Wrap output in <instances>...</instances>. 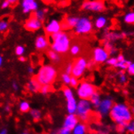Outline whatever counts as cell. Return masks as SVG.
Here are the masks:
<instances>
[{"label": "cell", "instance_id": "cell-33", "mask_svg": "<svg viewBox=\"0 0 134 134\" xmlns=\"http://www.w3.org/2000/svg\"><path fill=\"white\" fill-rule=\"evenodd\" d=\"M129 123H121V124H118L117 127H116V129L117 131L120 132V133H123L125 130H127V126H128V124Z\"/></svg>", "mask_w": 134, "mask_h": 134}, {"label": "cell", "instance_id": "cell-9", "mask_svg": "<svg viewBox=\"0 0 134 134\" xmlns=\"http://www.w3.org/2000/svg\"><path fill=\"white\" fill-rule=\"evenodd\" d=\"M63 92H64V96L67 99V108H68V111L69 114H74L76 112V109H77V104L76 99L73 97V93L67 86H64L63 87Z\"/></svg>", "mask_w": 134, "mask_h": 134}, {"label": "cell", "instance_id": "cell-38", "mask_svg": "<svg viewBox=\"0 0 134 134\" xmlns=\"http://www.w3.org/2000/svg\"><path fill=\"white\" fill-rule=\"evenodd\" d=\"M78 84H79V81H78V78L75 77V76H72L71 78V82H70V85L72 87H77L78 86Z\"/></svg>", "mask_w": 134, "mask_h": 134}, {"label": "cell", "instance_id": "cell-44", "mask_svg": "<svg viewBox=\"0 0 134 134\" xmlns=\"http://www.w3.org/2000/svg\"><path fill=\"white\" fill-rule=\"evenodd\" d=\"M116 58H117V59H118V62H120V61H123V60L125 59H124V56L123 55V54H120L119 55H118Z\"/></svg>", "mask_w": 134, "mask_h": 134}, {"label": "cell", "instance_id": "cell-28", "mask_svg": "<svg viewBox=\"0 0 134 134\" xmlns=\"http://www.w3.org/2000/svg\"><path fill=\"white\" fill-rule=\"evenodd\" d=\"M9 29V22L5 19H2L0 21V32L2 34L5 33Z\"/></svg>", "mask_w": 134, "mask_h": 134}, {"label": "cell", "instance_id": "cell-5", "mask_svg": "<svg viewBox=\"0 0 134 134\" xmlns=\"http://www.w3.org/2000/svg\"><path fill=\"white\" fill-rule=\"evenodd\" d=\"M97 89L94 85L88 81H83L80 84L77 89V94L79 98L84 100H90L92 96L97 92Z\"/></svg>", "mask_w": 134, "mask_h": 134}, {"label": "cell", "instance_id": "cell-20", "mask_svg": "<svg viewBox=\"0 0 134 134\" xmlns=\"http://www.w3.org/2000/svg\"><path fill=\"white\" fill-rule=\"evenodd\" d=\"M46 54L48 58L54 63V64H59L61 62V56L60 54H58L57 52H55L53 50H48L46 52Z\"/></svg>", "mask_w": 134, "mask_h": 134}, {"label": "cell", "instance_id": "cell-31", "mask_svg": "<svg viewBox=\"0 0 134 134\" xmlns=\"http://www.w3.org/2000/svg\"><path fill=\"white\" fill-rule=\"evenodd\" d=\"M52 91H53V86L51 85H42L41 90H40V93L42 94H47V93H49Z\"/></svg>", "mask_w": 134, "mask_h": 134}, {"label": "cell", "instance_id": "cell-17", "mask_svg": "<svg viewBox=\"0 0 134 134\" xmlns=\"http://www.w3.org/2000/svg\"><path fill=\"white\" fill-rule=\"evenodd\" d=\"M80 17L81 16H78V15H68L65 18L64 23L62 24V29H74L80 20Z\"/></svg>", "mask_w": 134, "mask_h": 134}, {"label": "cell", "instance_id": "cell-51", "mask_svg": "<svg viewBox=\"0 0 134 134\" xmlns=\"http://www.w3.org/2000/svg\"><path fill=\"white\" fill-rule=\"evenodd\" d=\"M0 134H7V130H6V129H3V130L1 132V133H0Z\"/></svg>", "mask_w": 134, "mask_h": 134}, {"label": "cell", "instance_id": "cell-53", "mask_svg": "<svg viewBox=\"0 0 134 134\" xmlns=\"http://www.w3.org/2000/svg\"><path fill=\"white\" fill-rule=\"evenodd\" d=\"M22 134H29V132H24Z\"/></svg>", "mask_w": 134, "mask_h": 134}, {"label": "cell", "instance_id": "cell-25", "mask_svg": "<svg viewBox=\"0 0 134 134\" xmlns=\"http://www.w3.org/2000/svg\"><path fill=\"white\" fill-rule=\"evenodd\" d=\"M72 131L73 134H85L86 125L85 124H78Z\"/></svg>", "mask_w": 134, "mask_h": 134}, {"label": "cell", "instance_id": "cell-34", "mask_svg": "<svg viewBox=\"0 0 134 134\" xmlns=\"http://www.w3.org/2000/svg\"><path fill=\"white\" fill-rule=\"evenodd\" d=\"M25 47L22 46H17L16 47H15V54L18 55V56H20V57L23 55L24 53H25Z\"/></svg>", "mask_w": 134, "mask_h": 134}, {"label": "cell", "instance_id": "cell-52", "mask_svg": "<svg viewBox=\"0 0 134 134\" xmlns=\"http://www.w3.org/2000/svg\"><path fill=\"white\" fill-rule=\"evenodd\" d=\"M28 71H29V72H33V68L29 67V70H28Z\"/></svg>", "mask_w": 134, "mask_h": 134}, {"label": "cell", "instance_id": "cell-27", "mask_svg": "<svg viewBox=\"0 0 134 134\" xmlns=\"http://www.w3.org/2000/svg\"><path fill=\"white\" fill-rule=\"evenodd\" d=\"M32 15L42 22H43L46 19V13L44 12L43 9H38L37 11L34 12Z\"/></svg>", "mask_w": 134, "mask_h": 134}, {"label": "cell", "instance_id": "cell-15", "mask_svg": "<svg viewBox=\"0 0 134 134\" xmlns=\"http://www.w3.org/2000/svg\"><path fill=\"white\" fill-rule=\"evenodd\" d=\"M79 120H80V119H79V117L76 115H74V114H70V115H68L66 117L65 120H64V129H68L69 131L73 130L76 128V126L78 124Z\"/></svg>", "mask_w": 134, "mask_h": 134}, {"label": "cell", "instance_id": "cell-13", "mask_svg": "<svg viewBox=\"0 0 134 134\" xmlns=\"http://www.w3.org/2000/svg\"><path fill=\"white\" fill-rule=\"evenodd\" d=\"M42 23L43 22L37 20L35 16H34V15H32L25 21V25L24 26H25V29L26 30L30 31V32H35V31H37L40 29H42Z\"/></svg>", "mask_w": 134, "mask_h": 134}, {"label": "cell", "instance_id": "cell-37", "mask_svg": "<svg viewBox=\"0 0 134 134\" xmlns=\"http://www.w3.org/2000/svg\"><path fill=\"white\" fill-rule=\"evenodd\" d=\"M127 131L130 133H133L134 134V120H132L127 126Z\"/></svg>", "mask_w": 134, "mask_h": 134}, {"label": "cell", "instance_id": "cell-21", "mask_svg": "<svg viewBox=\"0 0 134 134\" xmlns=\"http://www.w3.org/2000/svg\"><path fill=\"white\" fill-rule=\"evenodd\" d=\"M103 47L107 51V52L109 53L110 55H113L117 52L116 48L114 46L113 43L108 41H103Z\"/></svg>", "mask_w": 134, "mask_h": 134}, {"label": "cell", "instance_id": "cell-4", "mask_svg": "<svg viewBox=\"0 0 134 134\" xmlns=\"http://www.w3.org/2000/svg\"><path fill=\"white\" fill-rule=\"evenodd\" d=\"M94 25L88 16H81L76 26L74 28V33L76 35H87L93 32Z\"/></svg>", "mask_w": 134, "mask_h": 134}, {"label": "cell", "instance_id": "cell-22", "mask_svg": "<svg viewBox=\"0 0 134 134\" xmlns=\"http://www.w3.org/2000/svg\"><path fill=\"white\" fill-rule=\"evenodd\" d=\"M123 20L128 25H134V11H130L125 13L123 16Z\"/></svg>", "mask_w": 134, "mask_h": 134}, {"label": "cell", "instance_id": "cell-30", "mask_svg": "<svg viewBox=\"0 0 134 134\" xmlns=\"http://www.w3.org/2000/svg\"><path fill=\"white\" fill-rule=\"evenodd\" d=\"M29 110H30L29 104L25 101H22L20 104V111L23 113H26L29 111Z\"/></svg>", "mask_w": 134, "mask_h": 134}, {"label": "cell", "instance_id": "cell-12", "mask_svg": "<svg viewBox=\"0 0 134 134\" xmlns=\"http://www.w3.org/2000/svg\"><path fill=\"white\" fill-rule=\"evenodd\" d=\"M20 5L22 8V12L24 14L35 12L39 9V3L37 0H21Z\"/></svg>", "mask_w": 134, "mask_h": 134}, {"label": "cell", "instance_id": "cell-50", "mask_svg": "<svg viewBox=\"0 0 134 134\" xmlns=\"http://www.w3.org/2000/svg\"><path fill=\"white\" fill-rule=\"evenodd\" d=\"M43 11H44V12L46 14V13H48V12H49V9H48V8H44V9H43Z\"/></svg>", "mask_w": 134, "mask_h": 134}, {"label": "cell", "instance_id": "cell-36", "mask_svg": "<svg viewBox=\"0 0 134 134\" xmlns=\"http://www.w3.org/2000/svg\"><path fill=\"white\" fill-rule=\"evenodd\" d=\"M107 64H108V65H111V66H115L116 65V64L118 63V59H117V58H115V57H111V58H110V59H107V61L106 62Z\"/></svg>", "mask_w": 134, "mask_h": 134}, {"label": "cell", "instance_id": "cell-7", "mask_svg": "<svg viewBox=\"0 0 134 134\" xmlns=\"http://www.w3.org/2000/svg\"><path fill=\"white\" fill-rule=\"evenodd\" d=\"M91 107H90V102L89 100H84L81 99L77 104L76 109V115L79 117L81 120L86 122L90 120V117L91 115Z\"/></svg>", "mask_w": 134, "mask_h": 134}, {"label": "cell", "instance_id": "cell-10", "mask_svg": "<svg viewBox=\"0 0 134 134\" xmlns=\"http://www.w3.org/2000/svg\"><path fill=\"white\" fill-rule=\"evenodd\" d=\"M109 56V53L102 46L95 47L93 51V59L96 64H102V63L107 62Z\"/></svg>", "mask_w": 134, "mask_h": 134}, {"label": "cell", "instance_id": "cell-39", "mask_svg": "<svg viewBox=\"0 0 134 134\" xmlns=\"http://www.w3.org/2000/svg\"><path fill=\"white\" fill-rule=\"evenodd\" d=\"M120 82L121 84H125L127 82V76H125V74L123 72H120Z\"/></svg>", "mask_w": 134, "mask_h": 134}, {"label": "cell", "instance_id": "cell-6", "mask_svg": "<svg viewBox=\"0 0 134 134\" xmlns=\"http://www.w3.org/2000/svg\"><path fill=\"white\" fill-rule=\"evenodd\" d=\"M81 10L91 12H102L106 9L103 0H85L81 3Z\"/></svg>", "mask_w": 134, "mask_h": 134}, {"label": "cell", "instance_id": "cell-1", "mask_svg": "<svg viewBox=\"0 0 134 134\" xmlns=\"http://www.w3.org/2000/svg\"><path fill=\"white\" fill-rule=\"evenodd\" d=\"M51 40V49L57 52L59 54H64L70 51L71 37L65 32L62 30L59 33L54 34L49 36Z\"/></svg>", "mask_w": 134, "mask_h": 134}, {"label": "cell", "instance_id": "cell-47", "mask_svg": "<svg viewBox=\"0 0 134 134\" xmlns=\"http://www.w3.org/2000/svg\"><path fill=\"white\" fill-rule=\"evenodd\" d=\"M12 86H13V88H14L15 90H18V85H17L16 84H15V83H14Z\"/></svg>", "mask_w": 134, "mask_h": 134}, {"label": "cell", "instance_id": "cell-14", "mask_svg": "<svg viewBox=\"0 0 134 134\" xmlns=\"http://www.w3.org/2000/svg\"><path fill=\"white\" fill-rule=\"evenodd\" d=\"M50 39H48L46 35H39L35 39V48L38 51H44L47 50L50 44Z\"/></svg>", "mask_w": 134, "mask_h": 134}, {"label": "cell", "instance_id": "cell-2", "mask_svg": "<svg viewBox=\"0 0 134 134\" xmlns=\"http://www.w3.org/2000/svg\"><path fill=\"white\" fill-rule=\"evenodd\" d=\"M110 116L117 124L129 123L132 120V114L129 107L122 103L114 104L110 111Z\"/></svg>", "mask_w": 134, "mask_h": 134}, {"label": "cell", "instance_id": "cell-42", "mask_svg": "<svg viewBox=\"0 0 134 134\" xmlns=\"http://www.w3.org/2000/svg\"><path fill=\"white\" fill-rule=\"evenodd\" d=\"M128 72H129V75L134 76V63H133V64H132L129 67V68H128Z\"/></svg>", "mask_w": 134, "mask_h": 134}, {"label": "cell", "instance_id": "cell-43", "mask_svg": "<svg viewBox=\"0 0 134 134\" xmlns=\"http://www.w3.org/2000/svg\"><path fill=\"white\" fill-rule=\"evenodd\" d=\"M58 134H71V131H69V130H68V129H65L63 128V129L59 132Z\"/></svg>", "mask_w": 134, "mask_h": 134}, {"label": "cell", "instance_id": "cell-48", "mask_svg": "<svg viewBox=\"0 0 134 134\" xmlns=\"http://www.w3.org/2000/svg\"><path fill=\"white\" fill-rule=\"evenodd\" d=\"M5 111H7V112L10 111V107H9V106H7V107H5Z\"/></svg>", "mask_w": 134, "mask_h": 134}, {"label": "cell", "instance_id": "cell-3", "mask_svg": "<svg viewBox=\"0 0 134 134\" xmlns=\"http://www.w3.org/2000/svg\"><path fill=\"white\" fill-rule=\"evenodd\" d=\"M58 76V70L54 65H44L34 76L41 85H52Z\"/></svg>", "mask_w": 134, "mask_h": 134}, {"label": "cell", "instance_id": "cell-54", "mask_svg": "<svg viewBox=\"0 0 134 134\" xmlns=\"http://www.w3.org/2000/svg\"><path fill=\"white\" fill-rule=\"evenodd\" d=\"M132 112L134 114V107H132Z\"/></svg>", "mask_w": 134, "mask_h": 134}, {"label": "cell", "instance_id": "cell-23", "mask_svg": "<svg viewBox=\"0 0 134 134\" xmlns=\"http://www.w3.org/2000/svg\"><path fill=\"white\" fill-rule=\"evenodd\" d=\"M70 54L72 56H77L78 54H80L81 52V46L78 43H73L72 44L70 47Z\"/></svg>", "mask_w": 134, "mask_h": 134}, {"label": "cell", "instance_id": "cell-11", "mask_svg": "<svg viewBox=\"0 0 134 134\" xmlns=\"http://www.w3.org/2000/svg\"><path fill=\"white\" fill-rule=\"evenodd\" d=\"M44 29L45 33L48 36H51L62 31V24L56 19H51L46 23Z\"/></svg>", "mask_w": 134, "mask_h": 134}, {"label": "cell", "instance_id": "cell-19", "mask_svg": "<svg viewBox=\"0 0 134 134\" xmlns=\"http://www.w3.org/2000/svg\"><path fill=\"white\" fill-rule=\"evenodd\" d=\"M42 85L39 84L34 77H33L31 80L29 81V82L26 85V88L30 92H33V93H37V92H40Z\"/></svg>", "mask_w": 134, "mask_h": 134}, {"label": "cell", "instance_id": "cell-40", "mask_svg": "<svg viewBox=\"0 0 134 134\" xmlns=\"http://www.w3.org/2000/svg\"><path fill=\"white\" fill-rule=\"evenodd\" d=\"M10 6H12V4L10 3V2L7 1V0H4V1H3V3L1 4V9L2 10L7 9V8H8Z\"/></svg>", "mask_w": 134, "mask_h": 134}, {"label": "cell", "instance_id": "cell-16", "mask_svg": "<svg viewBox=\"0 0 134 134\" xmlns=\"http://www.w3.org/2000/svg\"><path fill=\"white\" fill-rule=\"evenodd\" d=\"M113 106H114L113 101L109 98H106V99H103L102 101H101V103L98 108V111L101 115H105L109 111H111V110L113 107Z\"/></svg>", "mask_w": 134, "mask_h": 134}, {"label": "cell", "instance_id": "cell-35", "mask_svg": "<svg viewBox=\"0 0 134 134\" xmlns=\"http://www.w3.org/2000/svg\"><path fill=\"white\" fill-rule=\"evenodd\" d=\"M72 68H73V62H68L66 64L65 68H64V72L68 73V74H72Z\"/></svg>", "mask_w": 134, "mask_h": 134}, {"label": "cell", "instance_id": "cell-29", "mask_svg": "<svg viewBox=\"0 0 134 134\" xmlns=\"http://www.w3.org/2000/svg\"><path fill=\"white\" fill-rule=\"evenodd\" d=\"M30 113H31V115H32L33 119L35 122H37V121L40 120L41 116H42L40 111H38V110H36V109H32L30 111Z\"/></svg>", "mask_w": 134, "mask_h": 134}, {"label": "cell", "instance_id": "cell-24", "mask_svg": "<svg viewBox=\"0 0 134 134\" xmlns=\"http://www.w3.org/2000/svg\"><path fill=\"white\" fill-rule=\"evenodd\" d=\"M90 102L94 107L98 108V107L101 103V100H100V93L98 91L92 96V98H90Z\"/></svg>", "mask_w": 134, "mask_h": 134}, {"label": "cell", "instance_id": "cell-8", "mask_svg": "<svg viewBox=\"0 0 134 134\" xmlns=\"http://www.w3.org/2000/svg\"><path fill=\"white\" fill-rule=\"evenodd\" d=\"M88 60L85 57H78L73 60V68H72V76L80 78L83 76L85 70L87 69Z\"/></svg>", "mask_w": 134, "mask_h": 134}, {"label": "cell", "instance_id": "cell-46", "mask_svg": "<svg viewBox=\"0 0 134 134\" xmlns=\"http://www.w3.org/2000/svg\"><path fill=\"white\" fill-rule=\"evenodd\" d=\"M19 60L20 61V62H25V60H26V59L24 57V56H20V58H19Z\"/></svg>", "mask_w": 134, "mask_h": 134}, {"label": "cell", "instance_id": "cell-45", "mask_svg": "<svg viewBox=\"0 0 134 134\" xmlns=\"http://www.w3.org/2000/svg\"><path fill=\"white\" fill-rule=\"evenodd\" d=\"M7 1H9L12 5H15L19 2V0H7Z\"/></svg>", "mask_w": 134, "mask_h": 134}, {"label": "cell", "instance_id": "cell-55", "mask_svg": "<svg viewBox=\"0 0 134 134\" xmlns=\"http://www.w3.org/2000/svg\"><path fill=\"white\" fill-rule=\"evenodd\" d=\"M127 93H128L127 91H125V90L124 91V94H127Z\"/></svg>", "mask_w": 134, "mask_h": 134}, {"label": "cell", "instance_id": "cell-32", "mask_svg": "<svg viewBox=\"0 0 134 134\" xmlns=\"http://www.w3.org/2000/svg\"><path fill=\"white\" fill-rule=\"evenodd\" d=\"M60 77H61V81L64 82L65 85H68L71 82V78L72 76H70L69 74L66 73V72H63L60 74Z\"/></svg>", "mask_w": 134, "mask_h": 134}, {"label": "cell", "instance_id": "cell-49", "mask_svg": "<svg viewBox=\"0 0 134 134\" xmlns=\"http://www.w3.org/2000/svg\"><path fill=\"white\" fill-rule=\"evenodd\" d=\"M3 56H0V65L3 64Z\"/></svg>", "mask_w": 134, "mask_h": 134}, {"label": "cell", "instance_id": "cell-41", "mask_svg": "<svg viewBox=\"0 0 134 134\" xmlns=\"http://www.w3.org/2000/svg\"><path fill=\"white\" fill-rule=\"evenodd\" d=\"M95 64H96V63L93 61V59H90V60H89L88 61V64H87V68L88 69H92V68H94V66H95Z\"/></svg>", "mask_w": 134, "mask_h": 134}, {"label": "cell", "instance_id": "cell-26", "mask_svg": "<svg viewBox=\"0 0 134 134\" xmlns=\"http://www.w3.org/2000/svg\"><path fill=\"white\" fill-rule=\"evenodd\" d=\"M132 64V63L130 61H128V60H123V61H120V62H118L116 65L115 66V68H120L122 70H126V69H128L129 67Z\"/></svg>", "mask_w": 134, "mask_h": 134}, {"label": "cell", "instance_id": "cell-18", "mask_svg": "<svg viewBox=\"0 0 134 134\" xmlns=\"http://www.w3.org/2000/svg\"><path fill=\"white\" fill-rule=\"evenodd\" d=\"M109 22V19L104 15H100L97 16L94 20L93 25L94 27L97 29H104L106 27H107V24Z\"/></svg>", "mask_w": 134, "mask_h": 134}]
</instances>
